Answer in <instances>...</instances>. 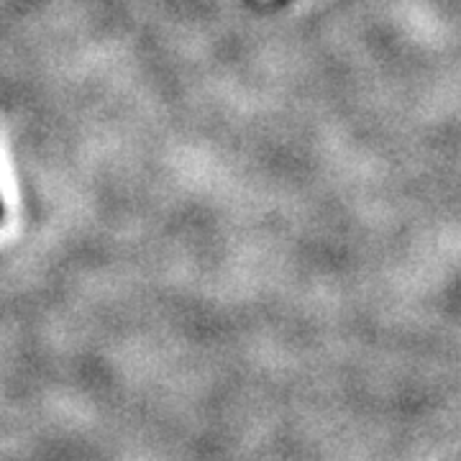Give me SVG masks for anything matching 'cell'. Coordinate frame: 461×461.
<instances>
[{"label":"cell","instance_id":"cell-1","mask_svg":"<svg viewBox=\"0 0 461 461\" xmlns=\"http://www.w3.org/2000/svg\"><path fill=\"white\" fill-rule=\"evenodd\" d=\"M0 218H3V205H0Z\"/></svg>","mask_w":461,"mask_h":461}]
</instances>
